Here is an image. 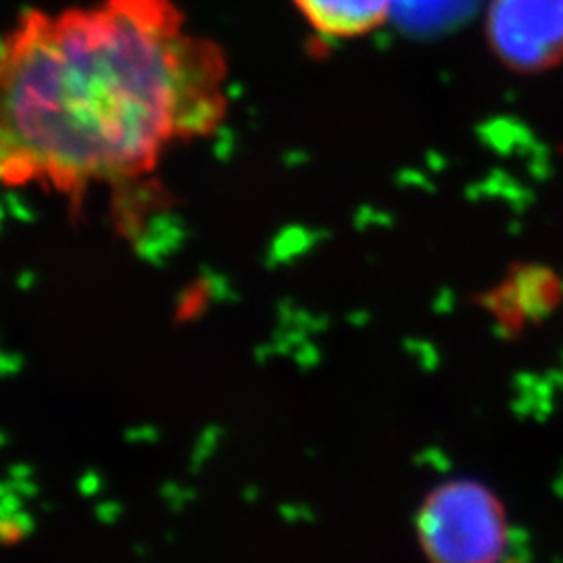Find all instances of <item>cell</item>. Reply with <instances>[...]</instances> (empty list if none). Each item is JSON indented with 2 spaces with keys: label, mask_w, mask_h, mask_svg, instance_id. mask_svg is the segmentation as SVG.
<instances>
[{
  "label": "cell",
  "mask_w": 563,
  "mask_h": 563,
  "mask_svg": "<svg viewBox=\"0 0 563 563\" xmlns=\"http://www.w3.org/2000/svg\"><path fill=\"white\" fill-rule=\"evenodd\" d=\"M488 41L505 65L543 71L563 60V0H493Z\"/></svg>",
  "instance_id": "obj_3"
},
{
  "label": "cell",
  "mask_w": 563,
  "mask_h": 563,
  "mask_svg": "<svg viewBox=\"0 0 563 563\" xmlns=\"http://www.w3.org/2000/svg\"><path fill=\"white\" fill-rule=\"evenodd\" d=\"M426 558L441 563H488L509 549V520L501 499L478 481L434 486L416 516Z\"/></svg>",
  "instance_id": "obj_2"
},
{
  "label": "cell",
  "mask_w": 563,
  "mask_h": 563,
  "mask_svg": "<svg viewBox=\"0 0 563 563\" xmlns=\"http://www.w3.org/2000/svg\"><path fill=\"white\" fill-rule=\"evenodd\" d=\"M230 60L176 0L27 9L0 38V184L80 192L157 172L228 115Z\"/></svg>",
  "instance_id": "obj_1"
},
{
  "label": "cell",
  "mask_w": 563,
  "mask_h": 563,
  "mask_svg": "<svg viewBox=\"0 0 563 563\" xmlns=\"http://www.w3.org/2000/svg\"><path fill=\"white\" fill-rule=\"evenodd\" d=\"M305 21L330 38H353L378 27L393 0H295Z\"/></svg>",
  "instance_id": "obj_4"
},
{
  "label": "cell",
  "mask_w": 563,
  "mask_h": 563,
  "mask_svg": "<svg viewBox=\"0 0 563 563\" xmlns=\"http://www.w3.org/2000/svg\"><path fill=\"white\" fill-rule=\"evenodd\" d=\"M481 0H393L390 15L416 36H437L460 25Z\"/></svg>",
  "instance_id": "obj_5"
}]
</instances>
